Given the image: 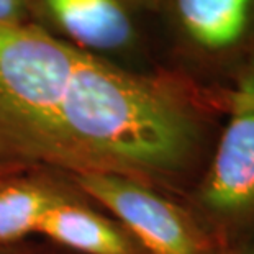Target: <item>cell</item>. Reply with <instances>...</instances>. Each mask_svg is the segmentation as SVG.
I'll list each match as a JSON object with an SVG mask.
<instances>
[{
  "label": "cell",
  "instance_id": "cell-4",
  "mask_svg": "<svg viewBox=\"0 0 254 254\" xmlns=\"http://www.w3.org/2000/svg\"><path fill=\"white\" fill-rule=\"evenodd\" d=\"M143 17H158V0H35V18L89 53L134 50Z\"/></svg>",
  "mask_w": 254,
  "mask_h": 254
},
{
  "label": "cell",
  "instance_id": "cell-3",
  "mask_svg": "<svg viewBox=\"0 0 254 254\" xmlns=\"http://www.w3.org/2000/svg\"><path fill=\"white\" fill-rule=\"evenodd\" d=\"M182 50L226 75L228 85L254 59V0H158Z\"/></svg>",
  "mask_w": 254,
  "mask_h": 254
},
{
  "label": "cell",
  "instance_id": "cell-6",
  "mask_svg": "<svg viewBox=\"0 0 254 254\" xmlns=\"http://www.w3.org/2000/svg\"><path fill=\"white\" fill-rule=\"evenodd\" d=\"M59 197L28 182L0 186V243H12L38 231L48 208Z\"/></svg>",
  "mask_w": 254,
  "mask_h": 254
},
{
  "label": "cell",
  "instance_id": "cell-8",
  "mask_svg": "<svg viewBox=\"0 0 254 254\" xmlns=\"http://www.w3.org/2000/svg\"><path fill=\"white\" fill-rule=\"evenodd\" d=\"M215 254H254V238L221 246Z\"/></svg>",
  "mask_w": 254,
  "mask_h": 254
},
{
  "label": "cell",
  "instance_id": "cell-7",
  "mask_svg": "<svg viewBox=\"0 0 254 254\" xmlns=\"http://www.w3.org/2000/svg\"><path fill=\"white\" fill-rule=\"evenodd\" d=\"M33 7L35 0H0V23H31Z\"/></svg>",
  "mask_w": 254,
  "mask_h": 254
},
{
  "label": "cell",
  "instance_id": "cell-2",
  "mask_svg": "<svg viewBox=\"0 0 254 254\" xmlns=\"http://www.w3.org/2000/svg\"><path fill=\"white\" fill-rule=\"evenodd\" d=\"M75 181L123 223L148 254H215L220 245L187 210L149 186L113 174H79Z\"/></svg>",
  "mask_w": 254,
  "mask_h": 254
},
{
  "label": "cell",
  "instance_id": "cell-1",
  "mask_svg": "<svg viewBox=\"0 0 254 254\" xmlns=\"http://www.w3.org/2000/svg\"><path fill=\"white\" fill-rule=\"evenodd\" d=\"M225 95V123L197 190L220 246L254 238V59Z\"/></svg>",
  "mask_w": 254,
  "mask_h": 254
},
{
  "label": "cell",
  "instance_id": "cell-5",
  "mask_svg": "<svg viewBox=\"0 0 254 254\" xmlns=\"http://www.w3.org/2000/svg\"><path fill=\"white\" fill-rule=\"evenodd\" d=\"M38 231L84 254H144L143 248L110 220L63 198L48 208Z\"/></svg>",
  "mask_w": 254,
  "mask_h": 254
}]
</instances>
